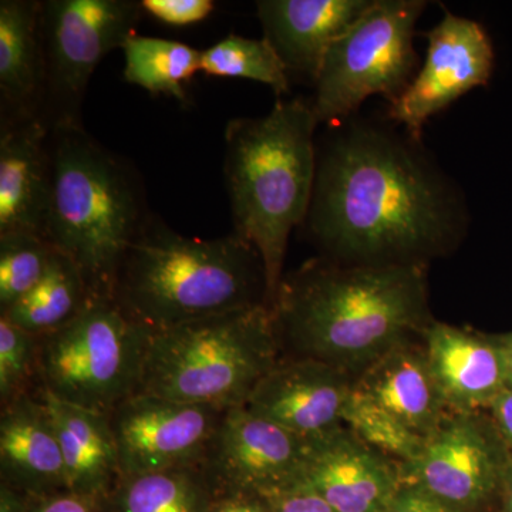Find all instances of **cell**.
Here are the masks:
<instances>
[{"label":"cell","mask_w":512,"mask_h":512,"mask_svg":"<svg viewBox=\"0 0 512 512\" xmlns=\"http://www.w3.org/2000/svg\"><path fill=\"white\" fill-rule=\"evenodd\" d=\"M309 232L325 258L346 265H419L463 241V192L420 140L353 121L318 154Z\"/></svg>","instance_id":"6da1fadb"},{"label":"cell","mask_w":512,"mask_h":512,"mask_svg":"<svg viewBox=\"0 0 512 512\" xmlns=\"http://www.w3.org/2000/svg\"><path fill=\"white\" fill-rule=\"evenodd\" d=\"M272 311L282 348L355 379L434 322L426 266L346 265L328 258L284 276Z\"/></svg>","instance_id":"7a4b0ae2"},{"label":"cell","mask_w":512,"mask_h":512,"mask_svg":"<svg viewBox=\"0 0 512 512\" xmlns=\"http://www.w3.org/2000/svg\"><path fill=\"white\" fill-rule=\"evenodd\" d=\"M318 124L312 104L278 100L266 116L232 119L225 128L224 174L235 234L261 256L271 309L284 279L289 237L311 208Z\"/></svg>","instance_id":"3957f363"},{"label":"cell","mask_w":512,"mask_h":512,"mask_svg":"<svg viewBox=\"0 0 512 512\" xmlns=\"http://www.w3.org/2000/svg\"><path fill=\"white\" fill-rule=\"evenodd\" d=\"M113 299L151 332L269 306L264 264L245 239L184 237L154 215L121 261Z\"/></svg>","instance_id":"277c9868"},{"label":"cell","mask_w":512,"mask_h":512,"mask_svg":"<svg viewBox=\"0 0 512 512\" xmlns=\"http://www.w3.org/2000/svg\"><path fill=\"white\" fill-rule=\"evenodd\" d=\"M49 144L46 241L72 259L92 296L113 298L121 261L153 215L143 184L130 164L83 126L50 130Z\"/></svg>","instance_id":"5b68a950"},{"label":"cell","mask_w":512,"mask_h":512,"mask_svg":"<svg viewBox=\"0 0 512 512\" xmlns=\"http://www.w3.org/2000/svg\"><path fill=\"white\" fill-rule=\"evenodd\" d=\"M274 311L259 305L151 332L137 393L228 410L281 360Z\"/></svg>","instance_id":"8992f818"},{"label":"cell","mask_w":512,"mask_h":512,"mask_svg":"<svg viewBox=\"0 0 512 512\" xmlns=\"http://www.w3.org/2000/svg\"><path fill=\"white\" fill-rule=\"evenodd\" d=\"M150 336L113 298L93 296L76 318L37 336V390L109 414L137 393Z\"/></svg>","instance_id":"52a82bcc"},{"label":"cell","mask_w":512,"mask_h":512,"mask_svg":"<svg viewBox=\"0 0 512 512\" xmlns=\"http://www.w3.org/2000/svg\"><path fill=\"white\" fill-rule=\"evenodd\" d=\"M424 0H373L329 47L315 82L318 123L348 119L369 97L392 103L412 83L417 66L414 30Z\"/></svg>","instance_id":"ba28073f"},{"label":"cell","mask_w":512,"mask_h":512,"mask_svg":"<svg viewBox=\"0 0 512 512\" xmlns=\"http://www.w3.org/2000/svg\"><path fill=\"white\" fill-rule=\"evenodd\" d=\"M136 0H46L40 10L45 86L40 119L50 130L83 126L82 107L94 70L136 35Z\"/></svg>","instance_id":"9c48e42d"},{"label":"cell","mask_w":512,"mask_h":512,"mask_svg":"<svg viewBox=\"0 0 512 512\" xmlns=\"http://www.w3.org/2000/svg\"><path fill=\"white\" fill-rule=\"evenodd\" d=\"M510 450L488 414L450 412L424 439L419 458L403 464L417 485L458 512H483L500 495Z\"/></svg>","instance_id":"30bf717a"},{"label":"cell","mask_w":512,"mask_h":512,"mask_svg":"<svg viewBox=\"0 0 512 512\" xmlns=\"http://www.w3.org/2000/svg\"><path fill=\"white\" fill-rule=\"evenodd\" d=\"M225 410L136 393L109 416L120 477L204 461Z\"/></svg>","instance_id":"8fae6325"},{"label":"cell","mask_w":512,"mask_h":512,"mask_svg":"<svg viewBox=\"0 0 512 512\" xmlns=\"http://www.w3.org/2000/svg\"><path fill=\"white\" fill-rule=\"evenodd\" d=\"M311 440L248 407L225 410L202 467L215 494L278 493L301 480Z\"/></svg>","instance_id":"7c38bea8"},{"label":"cell","mask_w":512,"mask_h":512,"mask_svg":"<svg viewBox=\"0 0 512 512\" xmlns=\"http://www.w3.org/2000/svg\"><path fill=\"white\" fill-rule=\"evenodd\" d=\"M427 37L423 66L389 107V119L417 140L431 116L485 86L494 67L493 43L476 20L447 12Z\"/></svg>","instance_id":"4fadbf2b"},{"label":"cell","mask_w":512,"mask_h":512,"mask_svg":"<svg viewBox=\"0 0 512 512\" xmlns=\"http://www.w3.org/2000/svg\"><path fill=\"white\" fill-rule=\"evenodd\" d=\"M353 389L355 377L338 367L308 357H291L279 360L255 387L245 407L311 440L345 426L343 414Z\"/></svg>","instance_id":"5bb4252c"},{"label":"cell","mask_w":512,"mask_h":512,"mask_svg":"<svg viewBox=\"0 0 512 512\" xmlns=\"http://www.w3.org/2000/svg\"><path fill=\"white\" fill-rule=\"evenodd\" d=\"M298 483L338 512H387L402 487V467L342 426L311 439Z\"/></svg>","instance_id":"9a60e30c"},{"label":"cell","mask_w":512,"mask_h":512,"mask_svg":"<svg viewBox=\"0 0 512 512\" xmlns=\"http://www.w3.org/2000/svg\"><path fill=\"white\" fill-rule=\"evenodd\" d=\"M49 141L50 128L39 117L0 121V235L45 238L52 195Z\"/></svg>","instance_id":"2e32d148"},{"label":"cell","mask_w":512,"mask_h":512,"mask_svg":"<svg viewBox=\"0 0 512 512\" xmlns=\"http://www.w3.org/2000/svg\"><path fill=\"white\" fill-rule=\"evenodd\" d=\"M423 343L431 373L451 412H487L508 389L503 350L495 336L434 320L424 330Z\"/></svg>","instance_id":"e0dca14e"},{"label":"cell","mask_w":512,"mask_h":512,"mask_svg":"<svg viewBox=\"0 0 512 512\" xmlns=\"http://www.w3.org/2000/svg\"><path fill=\"white\" fill-rule=\"evenodd\" d=\"M0 474L2 484L26 497L70 490L55 423L39 390L2 407Z\"/></svg>","instance_id":"ac0fdd59"},{"label":"cell","mask_w":512,"mask_h":512,"mask_svg":"<svg viewBox=\"0 0 512 512\" xmlns=\"http://www.w3.org/2000/svg\"><path fill=\"white\" fill-rule=\"evenodd\" d=\"M373 0H259L256 12L264 39L288 72L315 82L332 43Z\"/></svg>","instance_id":"d6986e66"},{"label":"cell","mask_w":512,"mask_h":512,"mask_svg":"<svg viewBox=\"0 0 512 512\" xmlns=\"http://www.w3.org/2000/svg\"><path fill=\"white\" fill-rule=\"evenodd\" d=\"M355 392L429 437L451 410L431 373L423 336L387 350L355 379Z\"/></svg>","instance_id":"ffe728a7"},{"label":"cell","mask_w":512,"mask_h":512,"mask_svg":"<svg viewBox=\"0 0 512 512\" xmlns=\"http://www.w3.org/2000/svg\"><path fill=\"white\" fill-rule=\"evenodd\" d=\"M37 0L0 2V111L2 120L39 117L45 66Z\"/></svg>","instance_id":"44dd1931"},{"label":"cell","mask_w":512,"mask_h":512,"mask_svg":"<svg viewBox=\"0 0 512 512\" xmlns=\"http://www.w3.org/2000/svg\"><path fill=\"white\" fill-rule=\"evenodd\" d=\"M52 414L70 490L107 495L120 478L119 457L109 416L40 392Z\"/></svg>","instance_id":"7402d4cb"},{"label":"cell","mask_w":512,"mask_h":512,"mask_svg":"<svg viewBox=\"0 0 512 512\" xmlns=\"http://www.w3.org/2000/svg\"><path fill=\"white\" fill-rule=\"evenodd\" d=\"M217 494L202 464L120 477L107 512H208Z\"/></svg>","instance_id":"603a6c76"},{"label":"cell","mask_w":512,"mask_h":512,"mask_svg":"<svg viewBox=\"0 0 512 512\" xmlns=\"http://www.w3.org/2000/svg\"><path fill=\"white\" fill-rule=\"evenodd\" d=\"M92 298L77 265L69 256L53 248L46 274L39 285L0 316L30 335L42 336L76 318Z\"/></svg>","instance_id":"cb8c5ba5"},{"label":"cell","mask_w":512,"mask_h":512,"mask_svg":"<svg viewBox=\"0 0 512 512\" xmlns=\"http://www.w3.org/2000/svg\"><path fill=\"white\" fill-rule=\"evenodd\" d=\"M124 79L153 96L165 94L188 103L184 86L201 70L202 52L177 42L133 35L123 46Z\"/></svg>","instance_id":"d4e9b609"},{"label":"cell","mask_w":512,"mask_h":512,"mask_svg":"<svg viewBox=\"0 0 512 512\" xmlns=\"http://www.w3.org/2000/svg\"><path fill=\"white\" fill-rule=\"evenodd\" d=\"M207 76L247 79L266 84L276 96L289 92L288 70L265 39L229 35L202 52Z\"/></svg>","instance_id":"484cf974"},{"label":"cell","mask_w":512,"mask_h":512,"mask_svg":"<svg viewBox=\"0 0 512 512\" xmlns=\"http://www.w3.org/2000/svg\"><path fill=\"white\" fill-rule=\"evenodd\" d=\"M343 423L360 440L393 458L400 466L412 463L423 451L424 437L355 389L343 414Z\"/></svg>","instance_id":"4316f807"},{"label":"cell","mask_w":512,"mask_h":512,"mask_svg":"<svg viewBox=\"0 0 512 512\" xmlns=\"http://www.w3.org/2000/svg\"><path fill=\"white\" fill-rule=\"evenodd\" d=\"M53 247L40 235H0V313L25 298L47 271Z\"/></svg>","instance_id":"83f0119b"},{"label":"cell","mask_w":512,"mask_h":512,"mask_svg":"<svg viewBox=\"0 0 512 512\" xmlns=\"http://www.w3.org/2000/svg\"><path fill=\"white\" fill-rule=\"evenodd\" d=\"M37 389V336L0 316V403Z\"/></svg>","instance_id":"f1b7e54d"},{"label":"cell","mask_w":512,"mask_h":512,"mask_svg":"<svg viewBox=\"0 0 512 512\" xmlns=\"http://www.w3.org/2000/svg\"><path fill=\"white\" fill-rule=\"evenodd\" d=\"M141 8L167 25L188 26L207 19L215 3L211 0H143Z\"/></svg>","instance_id":"f546056e"},{"label":"cell","mask_w":512,"mask_h":512,"mask_svg":"<svg viewBox=\"0 0 512 512\" xmlns=\"http://www.w3.org/2000/svg\"><path fill=\"white\" fill-rule=\"evenodd\" d=\"M106 500L107 495L66 490L42 497H28L26 512H107Z\"/></svg>","instance_id":"4dcf8cb0"},{"label":"cell","mask_w":512,"mask_h":512,"mask_svg":"<svg viewBox=\"0 0 512 512\" xmlns=\"http://www.w3.org/2000/svg\"><path fill=\"white\" fill-rule=\"evenodd\" d=\"M266 498L272 512H338L302 483L293 484Z\"/></svg>","instance_id":"1f68e13d"},{"label":"cell","mask_w":512,"mask_h":512,"mask_svg":"<svg viewBox=\"0 0 512 512\" xmlns=\"http://www.w3.org/2000/svg\"><path fill=\"white\" fill-rule=\"evenodd\" d=\"M387 512H458L413 484L403 483Z\"/></svg>","instance_id":"d6a6232c"},{"label":"cell","mask_w":512,"mask_h":512,"mask_svg":"<svg viewBox=\"0 0 512 512\" xmlns=\"http://www.w3.org/2000/svg\"><path fill=\"white\" fill-rule=\"evenodd\" d=\"M208 512H272L268 498L256 494L217 495Z\"/></svg>","instance_id":"836d02e7"},{"label":"cell","mask_w":512,"mask_h":512,"mask_svg":"<svg viewBox=\"0 0 512 512\" xmlns=\"http://www.w3.org/2000/svg\"><path fill=\"white\" fill-rule=\"evenodd\" d=\"M485 413L493 421L495 430L512 453V389L501 393Z\"/></svg>","instance_id":"e575fe53"},{"label":"cell","mask_w":512,"mask_h":512,"mask_svg":"<svg viewBox=\"0 0 512 512\" xmlns=\"http://www.w3.org/2000/svg\"><path fill=\"white\" fill-rule=\"evenodd\" d=\"M28 497L8 485H0V512H26Z\"/></svg>","instance_id":"d590c367"},{"label":"cell","mask_w":512,"mask_h":512,"mask_svg":"<svg viewBox=\"0 0 512 512\" xmlns=\"http://www.w3.org/2000/svg\"><path fill=\"white\" fill-rule=\"evenodd\" d=\"M498 507L500 512H512V453L505 467L503 483H501L500 495H498Z\"/></svg>","instance_id":"8d00e7d4"},{"label":"cell","mask_w":512,"mask_h":512,"mask_svg":"<svg viewBox=\"0 0 512 512\" xmlns=\"http://www.w3.org/2000/svg\"><path fill=\"white\" fill-rule=\"evenodd\" d=\"M494 336L503 350L505 369H507V386L508 389H512V332Z\"/></svg>","instance_id":"74e56055"}]
</instances>
